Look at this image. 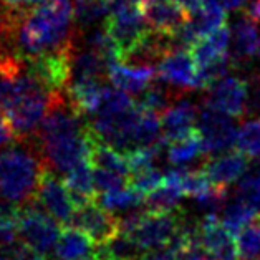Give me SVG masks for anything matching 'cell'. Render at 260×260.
<instances>
[{
    "label": "cell",
    "mask_w": 260,
    "mask_h": 260,
    "mask_svg": "<svg viewBox=\"0 0 260 260\" xmlns=\"http://www.w3.org/2000/svg\"><path fill=\"white\" fill-rule=\"evenodd\" d=\"M70 225L83 231L94 244H106L121 232V219H118L110 209L96 204V201L86 202L75 209Z\"/></svg>",
    "instance_id": "obj_6"
},
{
    "label": "cell",
    "mask_w": 260,
    "mask_h": 260,
    "mask_svg": "<svg viewBox=\"0 0 260 260\" xmlns=\"http://www.w3.org/2000/svg\"><path fill=\"white\" fill-rule=\"evenodd\" d=\"M141 260H174L166 250H153V252H144Z\"/></svg>",
    "instance_id": "obj_40"
},
{
    "label": "cell",
    "mask_w": 260,
    "mask_h": 260,
    "mask_svg": "<svg viewBox=\"0 0 260 260\" xmlns=\"http://www.w3.org/2000/svg\"><path fill=\"white\" fill-rule=\"evenodd\" d=\"M257 214H258L257 207H253L244 199L237 198L224 209V219H222V222L236 236V234H239L245 225H249L257 217Z\"/></svg>",
    "instance_id": "obj_23"
},
{
    "label": "cell",
    "mask_w": 260,
    "mask_h": 260,
    "mask_svg": "<svg viewBox=\"0 0 260 260\" xmlns=\"http://www.w3.org/2000/svg\"><path fill=\"white\" fill-rule=\"evenodd\" d=\"M237 249L240 260L260 258V212L249 225L237 234Z\"/></svg>",
    "instance_id": "obj_25"
},
{
    "label": "cell",
    "mask_w": 260,
    "mask_h": 260,
    "mask_svg": "<svg viewBox=\"0 0 260 260\" xmlns=\"http://www.w3.org/2000/svg\"><path fill=\"white\" fill-rule=\"evenodd\" d=\"M105 86L101 80H73L67 88L70 103L80 115H94L103 100Z\"/></svg>",
    "instance_id": "obj_17"
},
{
    "label": "cell",
    "mask_w": 260,
    "mask_h": 260,
    "mask_svg": "<svg viewBox=\"0 0 260 260\" xmlns=\"http://www.w3.org/2000/svg\"><path fill=\"white\" fill-rule=\"evenodd\" d=\"M199 154H204V143L199 129H192L168 144V159L174 166L191 162Z\"/></svg>",
    "instance_id": "obj_21"
},
{
    "label": "cell",
    "mask_w": 260,
    "mask_h": 260,
    "mask_svg": "<svg viewBox=\"0 0 260 260\" xmlns=\"http://www.w3.org/2000/svg\"><path fill=\"white\" fill-rule=\"evenodd\" d=\"M174 2L184 10V14L187 17L198 14V12L204 7V0H174Z\"/></svg>",
    "instance_id": "obj_39"
},
{
    "label": "cell",
    "mask_w": 260,
    "mask_h": 260,
    "mask_svg": "<svg viewBox=\"0 0 260 260\" xmlns=\"http://www.w3.org/2000/svg\"><path fill=\"white\" fill-rule=\"evenodd\" d=\"M43 2H45V0H0V5H2V10L27 12Z\"/></svg>",
    "instance_id": "obj_33"
},
{
    "label": "cell",
    "mask_w": 260,
    "mask_h": 260,
    "mask_svg": "<svg viewBox=\"0 0 260 260\" xmlns=\"http://www.w3.org/2000/svg\"><path fill=\"white\" fill-rule=\"evenodd\" d=\"M63 182L68 187L77 207L98 199L96 187H94V169L88 159H83L77 166L67 171Z\"/></svg>",
    "instance_id": "obj_16"
},
{
    "label": "cell",
    "mask_w": 260,
    "mask_h": 260,
    "mask_svg": "<svg viewBox=\"0 0 260 260\" xmlns=\"http://www.w3.org/2000/svg\"><path fill=\"white\" fill-rule=\"evenodd\" d=\"M247 111H258L260 113V75H255L252 80V88L249 91V106Z\"/></svg>",
    "instance_id": "obj_37"
},
{
    "label": "cell",
    "mask_w": 260,
    "mask_h": 260,
    "mask_svg": "<svg viewBox=\"0 0 260 260\" xmlns=\"http://www.w3.org/2000/svg\"><path fill=\"white\" fill-rule=\"evenodd\" d=\"M245 15L252 18L253 22H260V0H252L249 4V9H247Z\"/></svg>",
    "instance_id": "obj_41"
},
{
    "label": "cell",
    "mask_w": 260,
    "mask_h": 260,
    "mask_svg": "<svg viewBox=\"0 0 260 260\" xmlns=\"http://www.w3.org/2000/svg\"><path fill=\"white\" fill-rule=\"evenodd\" d=\"M214 186L207 174L202 169H182L181 176V191L187 198H198V196L207 192Z\"/></svg>",
    "instance_id": "obj_28"
},
{
    "label": "cell",
    "mask_w": 260,
    "mask_h": 260,
    "mask_svg": "<svg viewBox=\"0 0 260 260\" xmlns=\"http://www.w3.org/2000/svg\"><path fill=\"white\" fill-rule=\"evenodd\" d=\"M111 4L106 0H73V17L78 27H91L103 17H108Z\"/></svg>",
    "instance_id": "obj_24"
},
{
    "label": "cell",
    "mask_w": 260,
    "mask_h": 260,
    "mask_svg": "<svg viewBox=\"0 0 260 260\" xmlns=\"http://www.w3.org/2000/svg\"><path fill=\"white\" fill-rule=\"evenodd\" d=\"M182 219L184 212L181 209L173 212L141 211V215H139L135 227L126 236L135 240V244L143 252L161 250L174 237Z\"/></svg>",
    "instance_id": "obj_4"
},
{
    "label": "cell",
    "mask_w": 260,
    "mask_h": 260,
    "mask_svg": "<svg viewBox=\"0 0 260 260\" xmlns=\"http://www.w3.org/2000/svg\"><path fill=\"white\" fill-rule=\"evenodd\" d=\"M22 209L12 201H0V245H10L18 240Z\"/></svg>",
    "instance_id": "obj_22"
},
{
    "label": "cell",
    "mask_w": 260,
    "mask_h": 260,
    "mask_svg": "<svg viewBox=\"0 0 260 260\" xmlns=\"http://www.w3.org/2000/svg\"><path fill=\"white\" fill-rule=\"evenodd\" d=\"M206 5H214V7L224 9V10H237L242 9L247 4V0H204Z\"/></svg>",
    "instance_id": "obj_38"
},
{
    "label": "cell",
    "mask_w": 260,
    "mask_h": 260,
    "mask_svg": "<svg viewBox=\"0 0 260 260\" xmlns=\"http://www.w3.org/2000/svg\"><path fill=\"white\" fill-rule=\"evenodd\" d=\"M157 77H159L164 83H169L173 86H179L184 90H191V88L198 86V77L199 70L196 61L192 58L191 52L186 48L173 45L162 58L157 63Z\"/></svg>",
    "instance_id": "obj_10"
},
{
    "label": "cell",
    "mask_w": 260,
    "mask_h": 260,
    "mask_svg": "<svg viewBox=\"0 0 260 260\" xmlns=\"http://www.w3.org/2000/svg\"><path fill=\"white\" fill-rule=\"evenodd\" d=\"M181 260H217L211 252H207L201 242L192 244L189 249L184 252V255Z\"/></svg>",
    "instance_id": "obj_36"
},
{
    "label": "cell",
    "mask_w": 260,
    "mask_h": 260,
    "mask_svg": "<svg viewBox=\"0 0 260 260\" xmlns=\"http://www.w3.org/2000/svg\"><path fill=\"white\" fill-rule=\"evenodd\" d=\"M60 234V222L35 202H30L27 207L22 209L18 236L23 244L40 253H48L58 242Z\"/></svg>",
    "instance_id": "obj_5"
},
{
    "label": "cell",
    "mask_w": 260,
    "mask_h": 260,
    "mask_svg": "<svg viewBox=\"0 0 260 260\" xmlns=\"http://www.w3.org/2000/svg\"><path fill=\"white\" fill-rule=\"evenodd\" d=\"M206 105L232 118H240L249 106V83L237 77H224L209 88Z\"/></svg>",
    "instance_id": "obj_9"
},
{
    "label": "cell",
    "mask_w": 260,
    "mask_h": 260,
    "mask_svg": "<svg viewBox=\"0 0 260 260\" xmlns=\"http://www.w3.org/2000/svg\"><path fill=\"white\" fill-rule=\"evenodd\" d=\"M81 116L65 93H55L52 96L37 136L43 161L56 171L67 173L88 159L90 124L81 123Z\"/></svg>",
    "instance_id": "obj_1"
},
{
    "label": "cell",
    "mask_w": 260,
    "mask_h": 260,
    "mask_svg": "<svg viewBox=\"0 0 260 260\" xmlns=\"http://www.w3.org/2000/svg\"><path fill=\"white\" fill-rule=\"evenodd\" d=\"M258 55H260V47H258Z\"/></svg>",
    "instance_id": "obj_42"
},
{
    "label": "cell",
    "mask_w": 260,
    "mask_h": 260,
    "mask_svg": "<svg viewBox=\"0 0 260 260\" xmlns=\"http://www.w3.org/2000/svg\"><path fill=\"white\" fill-rule=\"evenodd\" d=\"M199 115V108L189 100H181L176 105L168 106L161 115L162 143L169 144L174 139L191 133Z\"/></svg>",
    "instance_id": "obj_13"
},
{
    "label": "cell",
    "mask_w": 260,
    "mask_h": 260,
    "mask_svg": "<svg viewBox=\"0 0 260 260\" xmlns=\"http://www.w3.org/2000/svg\"><path fill=\"white\" fill-rule=\"evenodd\" d=\"M231 40H232V31L229 30L227 25L217 28L215 31H212L211 35L204 37V39H201L191 48V55L196 61V65H198V70L211 65L212 61L227 55Z\"/></svg>",
    "instance_id": "obj_18"
},
{
    "label": "cell",
    "mask_w": 260,
    "mask_h": 260,
    "mask_svg": "<svg viewBox=\"0 0 260 260\" xmlns=\"http://www.w3.org/2000/svg\"><path fill=\"white\" fill-rule=\"evenodd\" d=\"M157 75L156 67L148 65H124V63H115L108 68V78L113 85L123 91L141 93L154 81Z\"/></svg>",
    "instance_id": "obj_15"
},
{
    "label": "cell",
    "mask_w": 260,
    "mask_h": 260,
    "mask_svg": "<svg viewBox=\"0 0 260 260\" xmlns=\"http://www.w3.org/2000/svg\"><path fill=\"white\" fill-rule=\"evenodd\" d=\"M94 242L83 231L73 225L63 227L55 245V257L58 260H85L93 255Z\"/></svg>",
    "instance_id": "obj_19"
},
{
    "label": "cell",
    "mask_w": 260,
    "mask_h": 260,
    "mask_svg": "<svg viewBox=\"0 0 260 260\" xmlns=\"http://www.w3.org/2000/svg\"><path fill=\"white\" fill-rule=\"evenodd\" d=\"M199 131L204 143V154H219L237 143L239 131L232 116L204 105L199 115Z\"/></svg>",
    "instance_id": "obj_7"
},
{
    "label": "cell",
    "mask_w": 260,
    "mask_h": 260,
    "mask_svg": "<svg viewBox=\"0 0 260 260\" xmlns=\"http://www.w3.org/2000/svg\"><path fill=\"white\" fill-rule=\"evenodd\" d=\"M31 202L40 206L43 211L48 212L53 219H56L60 224H70L73 217V212L77 206H75L72 194H70L65 182L60 181L52 171L45 169L43 173L39 189L35 192V198Z\"/></svg>",
    "instance_id": "obj_8"
},
{
    "label": "cell",
    "mask_w": 260,
    "mask_h": 260,
    "mask_svg": "<svg viewBox=\"0 0 260 260\" xmlns=\"http://www.w3.org/2000/svg\"><path fill=\"white\" fill-rule=\"evenodd\" d=\"M199 239L202 247L217 260H240L237 240L215 214H207L199 222Z\"/></svg>",
    "instance_id": "obj_11"
},
{
    "label": "cell",
    "mask_w": 260,
    "mask_h": 260,
    "mask_svg": "<svg viewBox=\"0 0 260 260\" xmlns=\"http://www.w3.org/2000/svg\"><path fill=\"white\" fill-rule=\"evenodd\" d=\"M141 12L151 30L169 39L189 18L174 0H143Z\"/></svg>",
    "instance_id": "obj_12"
},
{
    "label": "cell",
    "mask_w": 260,
    "mask_h": 260,
    "mask_svg": "<svg viewBox=\"0 0 260 260\" xmlns=\"http://www.w3.org/2000/svg\"><path fill=\"white\" fill-rule=\"evenodd\" d=\"M15 138H17V135H15L14 128H12L10 121L2 113V110H0V148L10 144L12 141H15Z\"/></svg>",
    "instance_id": "obj_35"
},
{
    "label": "cell",
    "mask_w": 260,
    "mask_h": 260,
    "mask_svg": "<svg viewBox=\"0 0 260 260\" xmlns=\"http://www.w3.org/2000/svg\"><path fill=\"white\" fill-rule=\"evenodd\" d=\"M249 169V156L242 151H231L212 159H207L202 166V171L214 184L229 186V184L240 179Z\"/></svg>",
    "instance_id": "obj_14"
},
{
    "label": "cell",
    "mask_w": 260,
    "mask_h": 260,
    "mask_svg": "<svg viewBox=\"0 0 260 260\" xmlns=\"http://www.w3.org/2000/svg\"><path fill=\"white\" fill-rule=\"evenodd\" d=\"M111 12L103 23L105 30L110 34L121 48L123 58L148 40L153 30L146 22L139 5L111 2Z\"/></svg>",
    "instance_id": "obj_3"
},
{
    "label": "cell",
    "mask_w": 260,
    "mask_h": 260,
    "mask_svg": "<svg viewBox=\"0 0 260 260\" xmlns=\"http://www.w3.org/2000/svg\"><path fill=\"white\" fill-rule=\"evenodd\" d=\"M232 47L234 61H245L250 60L258 52V28L255 22L249 17H244L234 25L232 30Z\"/></svg>",
    "instance_id": "obj_20"
},
{
    "label": "cell",
    "mask_w": 260,
    "mask_h": 260,
    "mask_svg": "<svg viewBox=\"0 0 260 260\" xmlns=\"http://www.w3.org/2000/svg\"><path fill=\"white\" fill-rule=\"evenodd\" d=\"M45 162L35 153L20 148H7L0 153V194L12 202L30 204L35 198Z\"/></svg>",
    "instance_id": "obj_2"
},
{
    "label": "cell",
    "mask_w": 260,
    "mask_h": 260,
    "mask_svg": "<svg viewBox=\"0 0 260 260\" xmlns=\"http://www.w3.org/2000/svg\"><path fill=\"white\" fill-rule=\"evenodd\" d=\"M229 186H219V184H214V186L209 189L207 192L194 198L196 204L202 211H207V214H215L222 206H225L227 202V192H229Z\"/></svg>",
    "instance_id": "obj_30"
},
{
    "label": "cell",
    "mask_w": 260,
    "mask_h": 260,
    "mask_svg": "<svg viewBox=\"0 0 260 260\" xmlns=\"http://www.w3.org/2000/svg\"><path fill=\"white\" fill-rule=\"evenodd\" d=\"M250 187H260V161H257L247 173L240 177L239 189H250Z\"/></svg>",
    "instance_id": "obj_34"
},
{
    "label": "cell",
    "mask_w": 260,
    "mask_h": 260,
    "mask_svg": "<svg viewBox=\"0 0 260 260\" xmlns=\"http://www.w3.org/2000/svg\"><path fill=\"white\" fill-rule=\"evenodd\" d=\"M168 103H169V96L166 90L153 83L141 91V96L138 100V106L144 108V110L156 111L159 115H162V111L168 108Z\"/></svg>",
    "instance_id": "obj_31"
},
{
    "label": "cell",
    "mask_w": 260,
    "mask_h": 260,
    "mask_svg": "<svg viewBox=\"0 0 260 260\" xmlns=\"http://www.w3.org/2000/svg\"><path fill=\"white\" fill-rule=\"evenodd\" d=\"M146 196L136 191L135 187H131L129 184L123 189H118V191H111V192H103L98 196L100 204L106 207V209H128V207H136L141 202H144Z\"/></svg>",
    "instance_id": "obj_26"
},
{
    "label": "cell",
    "mask_w": 260,
    "mask_h": 260,
    "mask_svg": "<svg viewBox=\"0 0 260 260\" xmlns=\"http://www.w3.org/2000/svg\"><path fill=\"white\" fill-rule=\"evenodd\" d=\"M93 169H94V187H96V192L100 194L118 191V189H123L129 184L126 181V176L123 174L100 169V168H93Z\"/></svg>",
    "instance_id": "obj_32"
},
{
    "label": "cell",
    "mask_w": 260,
    "mask_h": 260,
    "mask_svg": "<svg viewBox=\"0 0 260 260\" xmlns=\"http://www.w3.org/2000/svg\"><path fill=\"white\" fill-rule=\"evenodd\" d=\"M236 146L249 157L260 156V116L247 121L239 129Z\"/></svg>",
    "instance_id": "obj_27"
},
{
    "label": "cell",
    "mask_w": 260,
    "mask_h": 260,
    "mask_svg": "<svg viewBox=\"0 0 260 260\" xmlns=\"http://www.w3.org/2000/svg\"><path fill=\"white\" fill-rule=\"evenodd\" d=\"M162 182H164V174L156 168L139 171V173L129 176V186L135 187L136 191H139L144 196H148L149 192L156 191L157 187H161Z\"/></svg>",
    "instance_id": "obj_29"
}]
</instances>
